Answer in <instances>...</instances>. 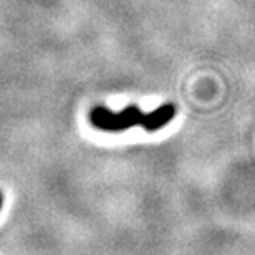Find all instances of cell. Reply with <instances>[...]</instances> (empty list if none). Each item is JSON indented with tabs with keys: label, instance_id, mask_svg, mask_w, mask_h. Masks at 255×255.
Listing matches in <instances>:
<instances>
[{
	"label": "cell",
	"instance_id": "7a4b0ae2",
	"mask_svg": "<svg viewBox=\"0 0 255 255\" xmlns=\"http://www.w3.org/2000/svg\"><path fill=\"white\" fill-rule=\"evenodd\" d=\"M174 116H176V106L174 105H171V103L161 105L157 110L149 113V126H147L146 131L161 129V128H164L166 125H169Z\"/></svg>",
	"mask_w": 255,
	"mask_h": 255
},
{
	"label": "cell",
	"instance_id": "6da1fadb",
	"mask_svg": "<svg viewBox=\"0 0 255 255\" xmlns=\"http://www.w3.org/2000/svg\"><path fill=\"white\" fill-rule=\"evenodd\" d=\"M91 123L101 131L120 132L131 129L134 126H142L147 129L149 126V113H142L139 106L131 105L128 108L118 111H111L105 106H98L91 111Z\"/></svg>",
	"mask_w": 255,
	"mask_h": 255
},
{
	"label": "cell",
	"instance_id": "3957f363",
	"mask_svg": "<svg viewBox=\"0 0 255 255\" xmlns=\"http://www.w3.org/2000/svg\"><path fill=\"white\" fill-rule=\"evenodd\" d=\"M0 207H2V197H0Z\"/></svg>",
	"mask_w": 255,
	"mask_h": 255
}]
</instances>
